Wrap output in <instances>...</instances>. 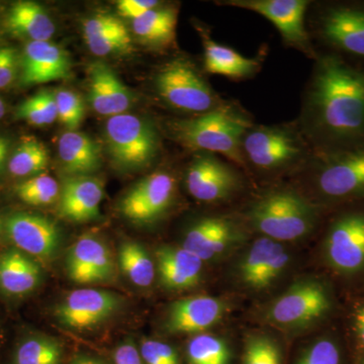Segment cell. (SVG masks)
<instances>
[{"label": "cell", "instance_id": "obj_37", "mask_svg": "<svg viewBox=\"0 0 364 364\" xmlns=\"http://www.w3.org/2000/svg\"><path fill=\"white\" fill-rule=\"evenodd\" d=\"M86 45L97 56L122 54L130 51L132 39L130 33L124 35H105L100 37L85 38Z\"/></svg>", "mask_w": 364, "mask_h": 364}, {"label": "cell", "instance_id": "obj_4", "mask_svg": "<svg viewBox=\"0 0 364 364\" xmlns=\"http://www.w3.org/2000/svg\"><path fill=\"white\" fill-rule=\"evenodd\" d=\"M107 151L119 169L145 168L159 152V136L154 124L136 114L111 117L105 124Z\"/></svg>", "mask_w": 364, "mask_h": 364}, {"label": "cell", "instance_id": "obj_7", "mask_svg": "<svg viewBox=\"0 0 364 364\" xmlns=\"http://www.w3.org/2000/svg\"><path fill=\"white\" fill-rule=\"evenodd\" d=\"M123 306L119 294L97 289H76L56 306L54 316L63 327L75 331L91 329L111 318Z\"/></svg>", "mask_w": 364, "mask_h": 364}, {"label": "cell", "instance_id": "obj_16", "mask_svg": "<svg viewBox=\"0 0 364 364\" xmlns=\"http://www.w3.org/2000/svg\"><path fill=\"white\" fill-rule=\"evenodd\" d=\"M226 311V304L208 296L178 299L169 306L165 329L174 334H202L219 323Z\"/></svg>", "mask_w": 364, "mask_h": 364}, {"label": "cell", "instance_id": "obj_39", "mask_svg": "<svg viewBox=\"0 0 364 364\" xmlns=\"http://www.w3.org/2000/svg\"><path fill=\"white\" fill-rule=\"evenodd\" d=\"M139 351L145 364H179L176 349L165 342L143 340Z\"/></svg>", "mask_w": 364, "mask_h": 364}, {"label": "cell", "instance_id": "obj_50", "mask_svg": "<svg viewBox=\"0 0 364 364\" xmlns=\"http://www.w3.org/2000/svg\"><path fill=\"white\" fill-rule=\"evenodd\" d=\"M363 364H364V363Z\"/></svg>", "mask_w": 364, "mask_h": 364}, {"label": "cell", "instance_id": "obj_27", "mask_svg": "<svg viewBox=\"0 0 364 364\" xmlns=\"http://www.w3.org/2000/svg\"><path fill=\"white\" fill-rule=\"evenodd\" d=\"M177 11L173 7H155L132 23L138 39L152 47H167L176 40Z\"/></svg>", "mask_w": 364, "mask_h": 364}, {"label": "cell", "instance_id": "obj_33", "mask_svg": "<svg viewBox=\"0 0 364 364\" xmlns=\"http://www.w3.org/2000/svg\"><path fill=\"white\" fill-rule=\"evenodd\" d=\"M16 117L33 126H45L58 119L56 93L44 90L28 97L18 107Z\"/></svg>", "mask_w": 364, "mask_h": 364}, {"label": "cell", "instance_id": "obj_38", "mask_svg": "<svg viewBox=\"0 0 364 364\" xmlns=\"http://www.w3.org/2000/svg\"><path fill=\"white\" fill-rule=\"evenodd\" d=\"M85 38L100 37L105 35L129 33L123 21L111 14H97L83 23Z\"/></svg>", "mask_w": 364, "mask_h": 364}, {"label": "cell", "instance_id": "obj_41", "mask_svg": "<svg viewBox=\"0 0 364 364\" xmlns=\"http://www.w3.org/2000/svg\"><path fill=\"white\" fill-rule=\"evenodd\" d=\"M289 255L284 250V246L277 251L270 260L269 264L265 268L264 272L261 274L259 280H258L257 287L256 289H262L269 287L275 279H279L280 274L284 272V268L287 267L289 263Z\"/></svg>", "mask_w": 364, "mask_h": 364}, {"label": "cell", "instance_id": "obj_8", "mask_svg": "<svg viewBox=\"0 0 364 364\" xmlns=\"http://www.w3.org/2000/svg\"><path fill=\"white\" fill-rule=\"evenodd\" d=\"M329 294L322 284L312 280L294 284L268 310V320L282 327L298 328L311 324L328 312Z\"/></svg>", "mask_w": 364, "mask_h": 364}, {"label": "cell", "instance_id": "obj_3", "mask_svg": "<svg viewBox=\"0 0 364 364\" xmlns=\"http://www.w3.org/2000/svg\"><path fill=\"white\" fill-rule=\"evenodd\" d=\"M248 218L251 225L264 237L274 241H294L312 231L317 210L298 193L277 191L254 203Z\"/></svg>", "mask_w": 364, "mask_h": 364}, {"label": "cell", "instance_id": "obj_29", "mask_svg": "<svg viewBox=\"0 0 364 364\" xmlns=\"http://www.w3.org/2000/svg\"><path fill=\"white\" fill-rule=\"evenodd\" d=\"M282 247L279 242L267 237H262L254 242L239 267L241 279L246 286L256 289L261 274L269 264L274 254Z\"/></svg>", "mask_w": 364, "mask_h": 364}, {"label": "cell", "instance_id": "obj_40", "mask_svg": "<svg viewBox=\"0 0 364 364\" xmlns=\"http://www.w3.org/2000/svg\"><path fill=\"white\" fill-rule=\"evenodd\" d=\"M298 364H340L338 347L330 340H320L303 354Z\"/></svg>", "mask_w": 364, "mask_h": 364}, {"label": "cell", "instance_id": "obj_35", "mask_svg": "<svg viewBox=\"0 0 364 364\" xmlns=\"http://www.w3.org/2000/svg\"><path fill=\"white\" fill-rule=\"evenodd\" d=\"M58 119L69 131H75L85 119V104L77 95L71 90H61L56 92Z\"/></svg>", "mask_w": 364, "mask_h": 364}, {"label": "cell", "instance_id": "obj_43", "mask_svg": "<svg viewBox=\"0 0 364 364\" xmlns=\"http://www.w3.org/2000/svg\"><path fill=\"white\" fill-rule=\"evenodd\" d=\"M157 6H159V2L154 0H121L117 4L119 14L132 21L140 18Z\"/></svg>", "mask_w": 364, "mask_h": 364}, {"label": "cell", "instance_id": "obj_19", "mask_svg": "<svg viewBox=\"0 0 364 364\" xmlns=\"http://www.w3.org/2000/svg\"><path fill=\"white\" fill-rule=\"evenodd\" d=\"M240 239V231L226 218H205L189 228L182 247L203 261L214 259Z\"/></svg>", "mask_w": 364, "mask_h": 364}, {"label": "cell", "instance_id": "obj_24", "mask_svg": "<svg viewBox=\"0 0 364 364\" xmlns=\"http://www.w3.org/2000/svg\"><path fill=\"white\" fill-rule=\"evenodd\" d=\"M58 154L67 177L91 176L102 166L100 145L80 132L68 131L61 136Z\"/></svg>", "mask_w": 364, "mask_h": 364}, {"label": "cell", "instance_id": "obj_49", "mask_svg": "<svg viewBox=\"0 0 364 364\" xmlns=\"http://www.w3.org/2000/svg\"><path fill=\"white\" fill-rule=\"evenodd\" d=\"M1 226H2V223H1V220H0V232H1Z\"/></svg>", "mask_w": 364, "mask_h": 364}, {"label": "cell", "instance_id": "obj_14", "mask_svg": "<svg viewBox=\"0 0 364 364\" xmlns=\"http://www.w3.org/2000/svg\"><path fill=\"white\" fill-rule=\"evenodd\" d=\"M65 263L67 275L74 284H105L116 277L111 251L92 235L80 237L69 248Z\"/></svg>", "mask_w": 364, "mask_h": 364}, {"label": "cell", "instance_id": "obj_6", "mask_svg": "<svg viewBox=\"0 0 364 364\" xmlns=\"http://www.w3.org/2000/svg\"><path fill=\"white\" fill-rule=\"evenodd\" d=\"M155 85L164 102L176 109L205 114L223 107L214 91L186 60H174L158 72Z\"/></svg>", "mask_w": 364, "mask_h": 364}, {"label": "cell", "instance_id": "obj_10", "mask_svg": "<svg viewBox=\"0 0 364 364\" xmlns=\"http://www.w3.org/2000/svg\"><path fill=\"white\" fill-rule=\"evenodd\" d=\"M228 6L261 14L279 30L286 44L310 55V40L305 28L306 0H229Z\"/></svg>", "mask_w": 364, "mask_h": 364}, {"label": "cell", "instance_id": "obj_17", "mask_svg": "<svg viewBox=\"0 0 364 364\" xmlns=\"http://www.w3.org/2000/svg\"><path fill=\"white\" fill-rule=\"evenodd\" d=\"M68 56L59 46L47 42H28L21 60V83L43 85L70 76Z\"/></svg>", "mask_w": 364, "mask_h": 364}, {"label": "cell", "instance_id": "obj_28", "mask_svg": "<svg viewBox=\"0 0 364 364\" xmlns=\"http://www.w3.org/2000/svg\"><path fill=\"white\" fill-rule=\"evenodd\" d=\"M117 261L124 277L136 287H148L154 282L156 264L138 242H123L117 249Z\"/></svg>", "mask_w": 364, "mask_h": 364}, {"label": "cell", "instance_id": "obj_1", "mask_svg": "<svg viewBox=\"0 0 364 364\" xmlns=\"http://www.w3.org/2000/svg\"><path fill=\"white\" fill-rule=\"evenodd\" d=\"M306 131L326 142H350L364 136V73L336 57L318 60L309 86Z\"/></svg>", "mask_w": 364, "mask_h": 364}, {"label": "cell", "instance_id": "obj_31", "mask_svg": "<svg viewBox=\"0 0 364 364\" xmlns=\"http://www.w3.org/2000/svg\"><path fill=\"white\" fill-rule=\"evenodd\" d=\"M62 348L57 340L32 336L23 340L14 354V364H61Z\"/></svg>", "mask_w": 364, "mask_h": 364}, {"label": "cell", "instance_id": "obj_45", "mask_svg": "<svg viewBox=\"0 0 364 364\" xmlns=\"http://www.w3.org/2000/svg\"><path fill=\"white\" fill-rule=\"evenodd\" d=\"M354 324H355L356 334H358L359 343L364 348V306L356 311Z\"/></svg>", "mask_w": 364, "mask_h": 364}, {"label": "cell", "instance_id": "obj_23", "mask_svg": "<svg viewBox=\"0 0 364 364\" xmlns=\"http://www.w3.org/2000/svg\"><path fill=\"white\" fill-rule=\"evenodd\" d=\"M42 268L31 256L14 248L0 254V291L9 296L32 294L42 282Z\"/></svg>", "mask_w": 364, "mask_h": 364}, {"label": "cell", "instance_id": "obj_44", "mask_svg": "<svg viewBox=\"0 0 364 364\" xmlns=\"http://www.w3.org/2000/svg\"><path fill=\"white\" fill-rule=\"evenodd\" d=\"M114 364H145L140 351L131 341L119 345L114 351Z\"/></svg>", "mask_w": 364, "mask_h": 364}, {"label": "cell", "instance_id": "obj_32", "mask_svg": "<svg viewBox=\"0 0 364 364\" xmlns=\"http://www.w3.org/2000/svg\"><path fill=\"white\" fill-rule=\"evenodd\" d=\"M189 364H230L231 351L226 342L210 334H198L188 344Z\"/></svg>", "mask_w": 364, "mask_h": 364}, {"label": "cell", "instance_id": "obj_34", "mask_svg": "<svg viewBox=\"0 0 364 364\" xmlns=\"http://www.w3.org/2000/svg\"><path fill=\"white\" fill-rule=\"evenodd\" d=\"M16 195L32 205H48L59 200L58 182L49 176H33L16 186Z\"/></svg>", "mask_w": 364, "mask_h": 364}, {"label": "cell", "instance_id": "obj_26", "mask_svg": "<svg viewBox=\"0 0 364 364\" xmlns=\"http://www.w3.org/2000/svg\"><path fill=\"white\" fill-rule=\"evenodd\" d=\"M6 23L11 33L30 42H47L56 31L44 7L33 1L16 2L9 9Z\"/></svg>", "mask_w": 364, "mask_h": 364}, {"label": "cell", "instance_id": "obj_22", "mask_svg": "<svg viewBox=\"0 0 364 364\" xmlns=\"http://www.w3.org/2000/svg\"><path fill=\"white\" fill-rule=\"evenodd\" d=\"M321 33L344 51L364 57V11L351 7L330 9L321 20Z\"/></svg>", "mask_w": 364, "mask_h": 364}, {"label": "cell", "instance_id": "obj_21", "mask_svg": "<svg viewBox=\"0 0 364 364\" xmlns=\"http://www.w3.org/2000/svg\"><path fill=\"white\" fill-rule=\"evenodd\" d=\"M155 258L156 272L165 289L186 291L200 282L203 261L182 246H160Z\"/></svg>", "mask_w": 364, "mask_h": 364}, {"label": "cell", "instance_id": "obj_30", "mask_svg": "<svg viewBox=\"0 0 364 364\" xmlns=\"http://www.w3.org/2000/svg\"><path fill=\"white\" fill-rule=\"evenodd\" d=\"M49 155L42 143L28 139L16 148L9 162V170L16 177L33 176L47 167Z\"/></svg>", "mask_w": 364, "mask_h": 364}, {"label": "cell", "instance_id": "obj_9", "mask_svg": "<svg viewBox=\"0 0 364 364\" xmlns=\"http://www.w3.org/2000/svg\"><path fill=\"white\" fill-rule=\"evenodd\" d=\"M176 181L167 172H155L122 198L119 210L132 222L147 224L161 218L173 202Z\"/></svg>", "mask_w": 364, "mask_h": 364}, {"label": "cell", "instance_id": "obj_47", "mask_svg": "<svg viewBox=\"0 0 364 364\" xmlns=\"http://www.w3.org/2000/svg\"><path fill=\"white\" fill-rule=\"evenodd\" d=\"M72 364H104L100 360L91 358H79L74 360Z\"/></svg>", "mask_w": 364, "mask_h": 364}, {"label": "cell", "instance_id": "obj_12", "mask_svg": "<svg viewBox=\"0 0 364 364\" xmlns=\"http://www.w3.org/2000/svg\"><path fill=\"white\" fill-rule=\"evenodd\" d=\"M4 225L9 240L26 255L50 260L58 253L61 234L51 220L30 213H14Z\"/></svg>", "mask_w": 364, "mask_h": 364}, {"label": "cell", "instance_id": "obj_13", "mask_svg": "<svg viewBox=\"0 0 364 364\" xmlns=\"http://www.w3.org/2000/svg\"><path fill=\"white\" fill-rule=\"evenodd\" d=\"M186 188L196 200L205 203L220 202L230 198L240 181L229 165L210 153L195 157L186 177Z\"/></svg>", "mask_w": 364, "mask_h": 364}, {"label": "cell", "instance_id": "obj_46", "mask_svg": "<svg viewBox=\"0 0 364 364\" xmlns=\"http://www.w3.org/2000/svg\"><path fill=\"white\" fill-rule=\"evenodd\" d=\"M9 142L4 136H0V168L6 161L7 154H9Z\"/></svg>", "mask_w": 364, "mask_h": 364}, {"label": "cell", "instance_id": "obj_20", "mask_svg": "<svg viewBox=\"0 0 364 364\" xmlns=\"http://www.w3.org/2000/svg\"><path fill=\"white\" fill-rule=\"evenodd\" d=\"M90 102L97 114L111 117L126 114L135 97L112 69L93 63L90 67Z\"/></svg>", "mask_w": 364, "mask_h": 364}, {"label": "cell", "instance_id": "obj_48", "mask_svg": "<svg viewBox=\"0 0 364 364\" xmlns=\"http://www.w3.org/2000/svg\"><path fill=\"white\" fill-rule=\"evenodd\" d=\"M4 114H6V105H4V102H2L1 98H0V119H2Z\"/></svg>", "mask_w": 364, "mask_h": 364}, {"label": "cell", "instance_id": "obj_2", "mask_svg": "<svg viewBox=\"0 0 364 364\" xmlns=\"http://www.w3.org/2000/svg\"><path fill=\"white\" fill-rule=\"evenodd\" d=\"M250 127L245 117L223 105L193 119L176 122L174 132L181 142L193 149L219 153L243 164L242 140Z\"/></svg>", "mask_w": 364, "mask_h": 364}, {"label": "cell", "instance_id": "obj_36", "mask_svg": "<svg viewBox=\"0 0 364 364\" xmlns=\"http://www.w3.org/2000/svg\"><path fill=\"white\" fill-rule=\"evenodd\" d=\"M243 364H282V354L269 337L257 335L246 342Z\"/></svg>", "mask_w": 364, "mask_h": 364}, {"label": "cell", "instance_id": "obj_25", "mask_svg": "<svg viewBox=\"0 0 364 364\" xmlns=\"http://www.w3.org/2000/svg\"><path fill=\"white\" fill-rule=\"evenodd\" d=\"M203 60L208 73L219 74L233 79L252 77L260 69L257 59L246 58L232 48L215 42L202 33Z\"/></svg>", "mask_w": 364, "mask_h": 364}, {"label": "cell", "instance_id": "obj_15", "mask_svg": "<svg viewBox=\"0 0 364 364\" xmlns=\"http://www.w3.org/2000/svg\"><path fill=\"white\" fill-rule=\"evenodd\" d=\"M326 258L334 269L355 273L364 268V215L350 214L334 223L326 238Z\"/></svg>", "mask_w": 364, "mask_h": 364}, {"label": "cell", "instance_id": "obj_11", "mask_svg": "<svg viewBox=\"0 0 364 364\" xmlns=\"http://www.w3.org/2000/svg\"><path fill=\"white\" fill-rule=\"evenodd\" d=\"M317 186L323 195L330 198L364 196V148L321 157Z\"/></svg>", "mask_w": 364, "mask_h": 364}, {"label": "cell", "instance_id": "obj_5", "mask_svg": "<svg viewBox=\"0 0 364 364\" xmlns=\"http://www.w3.org/2000/svg\"><path fill=\"white\" fill-rule=\"evenodd\" d=\"M306 150L301 136L286 126H251L242 140L244 160L265 171L293 166L306 158Z\"/></svg>", "mask_w": 364, "mask_h": 364}, {"label": "cell", "instance_id": "obj_42", "mask_svg": "<svg viewBox=\"0 0 364 364\" xmlns=\"http://www.w3.org/2000/svg\"><path fill=\"white\" fill-rule=\"evenodd\" d=\"M18 74V55L11 48H0V88L14 82Z\"/></svg>", "mask_w": 364, "mask_h": 364}, {"label": "cell", "instance_id": "obj_18", "mask_svg": "<svg viewBox=\"0 0 364 364\" xmlns=\"http://www.w3.org/2000/svg\"><path fill=\"white\" fill-rule=\"evenodd\" d=\"M104 183L93 176L66 177L59 196V214L68 221L83 223L100 217Z\"/></svg>", "mask_w": 364, "mask_h": 364}]
</instances>
